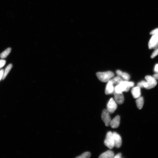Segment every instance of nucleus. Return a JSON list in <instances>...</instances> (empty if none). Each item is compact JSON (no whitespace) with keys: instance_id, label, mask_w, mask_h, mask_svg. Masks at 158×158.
<instances>
[{"instance_id":"obj_1","label":"nucleus","mask_w":158,"mask_h":158,"mask_svg":"<svg viewBox=\"0 0 158 158\" xmlns=\"http://www.w3.org/2000/svg\"><path fill=\"white\" fill-rule=\"evenodd\" d=\"M96 75L98 80L103 82H108L114 76V73L111 71L98 72L96 73Z\"/></svg>"},{"instance_id":"obj_2","label":"nucleus","mask_w":158,"mask_h":158,"mask_svg":"<svg viewBox=\"0 0 158 158\" xmlns=\"http://www.w3.org/2000/svg\"><path fill=\"white\" fill-rule=\"evenodd\" d=\"M104 143L105 145L110 149H112L114 147L113 134L111 132L109 131L107 133Z\"/></svg>"},{"instance_id":"obj_3","label":"nucleus","mask_w":158,"mask_h":158,"mask_svg":"<svg viewBox=\"0 0 158 158\" xmlns=\"http://www.w3.org/2000/svg\"><path fill=\"white\" fill-rule=\"evenodd\" d=\"M102 119L107 127L109 126L111 120L110 113L107 109H104L101 115Z\"/></svg>"},{"instance_id":"obj_4","label":"nucleus","mask_w":158,"mask_h":158,"mask_svg":"<svg viewBox=\"0 0 158 158\" xmlns=\"http://www.w3.org/2000/svg\"><path fill=\"white\" fill-rule=\"evenodd\" d=\"M107 108V110L111 114L113 113L117 109V104L113 98H111L109 101Z\"/></svg>"},{"instance_id":"obj_5","label":"nucleus","mask_w":158,"mask_h":158,"mask_svg":"<svg viewBox=\"0 0 158 158\" xmlns=\"http://www.w3.org/2000/svg\"><path fill=\"white\" fill-rule=\"evenodd\" d=\"M148 47L150 49L155 50L158 48V34L152 35L148 43Z\"/></svg>"},{"instance_id":"obj_6","label":"nucleus","mask_w":158,"mask_h":158,"mask_svg":"<svg viewBox=\"0 0 158 158\" xmlns=\"http://www.w3.org/2000/svg\"><path fill=\"white\" fill-rule=\"evenodd\" d=\"M145 78L148 85L147 89H151L155 87L156 86L157 84V81L153 76H147Z\"/></svg>"},{"instance_id":"obj_7","label":"nucleus","mask_w":158,"mask_h":158,"mask_svg":"<svg viewBox=\"0 0 158 158\" xmlns=\"http://www.w3.org/2000/svg\"><path fill=\"white\" fill-rule=\"evenodd\" d=\"M114 142V146L116 148L121 147L122 144V140L121 136L116 132L113 133Z\"/></svg>"},{"instance_id":"obj_8","label":"nucleus","mask_w":158,"mask_h":158,"mask_svg":"<svg viewBox=\"0 0 158 158\" xmlns=\"http://www.w3.org/2000/svg\"><path fill=\"white\" fill-rule=\"evenodd\" d=\"M114 85L110 80L108 82L105 89V94L107 95L110 94L114 93Z\"/></svg>"},{"instance_id":"obj_9","label":"nucleus","mask_w":158,"mask_h":158,"mask_svg":"<svg viewBox=\"0 0 158 158\" xmlns=\"http://www.w3.org/2000/svg\"><path fill=\"white\" fill-rule=\"evenodd\" d=\"M114 101L118 104H123L124 101V97L123 93L114 92Z\"/></svg>"},{"instance_id":"obj_10","label":"nucleus","mask_w":158,"mask_h":158,"mask_svg":"<svg viewBox=\"0 0 158 158\" xmlns=\"http://www.w3.org/2000/svg\"><path fill=\"white\" fill-rule=\"evenodd\" d=\"M120 118L119 116H117L111 120L110 126L112 128L115 129L118 128L120 125Z\"/></svg>"},{"instance_id":"obj_11","label":"nucleus","mask_w":158,"mask_h":158,"mask_svg":"<svg viewBox=\"0 0 158 158\" xmlns=\"http://www.w3.org/2000/svg\"><path fill=\"white\" fill-rule=\"evenodd\" d=\"M141 88L137 86L133 88L131 90V93L134 98L137 99L141 96Z\"/></svg>"},{"instance_id":"obj_12","label":"nucleus","mask_w":158,"mask_h":158,"mask_svg":"<svg viewBox=\"0 0 158 158\" xmlns=\"http://www.w3.org/2000/svg\"><path fill=\"white\" fill-rule=\"evenodd\" d=\"M116 72L118 76L121 77L125 81H128L130 79V76L127 73L123 72L120 70L116 71Z\"/></svg>"},{"instance_id":"obj_13","label":"nucleus","mask_w":158,"mask_h":158,"mask_svg":"<svg viewBox=\"0 0 158 158\" xmlns=\"http://www.w3.org/2000/svg\"><path fill=\"white\" fill-rule=\"evenodd\" d=\"M114 152L111 150H108L101 154L99 156L100 158H112L114 156Z\"/></svg>"},{"instance_id":"obj_14","label":"nucleus","mask_w":158,"mask_h":158,"mask_svg":"<svg viewBox=\"0 0 158 158\" xmlns=\"http://www.w3.org/2000/svg\"><path fill=\"white\" fill-rule=\"evenodd\" d=\"M136 103L137 108L139 109H142L143 106L144 101L143 97L140 96L137 98Z\"/></svg>"},{"instance_id":"obj_15","label":"nucleus","mask_w":158,"mask_h":158,"mask_svg":"<svg viewBox=\"0 0 158 158\" xmlns=\"http://www.w3.org/2000/svg\"><path fill=\"white\" fill-rule=\"evenodd\" d=\"M110 80L112 82L114 85L116 86L118 85L123 81V79L121 77L118 76L111 79Z\"/></svg>"},{"instance_id":"obj_16","label":"nucleus","mask_w":158,"mask_h":158,"mask_svg":"<svg viewBox=\"0 0 158 158\" xmlns=\"http://www.w3.org/2000/svg\"><path fill=\"white\" fill-rule=\"evenodd\" d=\"M12 66H13L12 64H9L7 66L6 68L5 71H4L3 76L2 80H4L6 77L7 75L11 70V69L12 68Z\"/></svg>"},{"instance_id":"obj_17","label":"nucleus","mask_w":158,"mask_h":158,"mask_svg":"<svg viewBox=\"0 0 158 158\" xmlns=\"http://www.w3.org/2000/svg\"><path fill=\"white\" fill-rule=\"evenodd\" d=\"M11 51V48H8L7 49L4 51L0 55V57L3 59L6 58L10 53Z\"/></svg>"},{"instance_id":"obj_18","label":"nucleus","mask_w":158,"mask_h":158,"mask_svg":"<svg viewBox=\"0 0 158 158\" xmlns=\"http://www.w3.org/2000/svg\"><path fill=\"white\" fill-rule=\"evenodd\" d=\"M137 86L140 88H147L148 87V85L147 82L145 81H143L138 83L137 84Z\"/></svg>"},{"instance_id":"obj_19","label":"nucleus","mask_w":158,"mask_h":158,"mask_svg":"<svg viewBox=\"0 0 158 158\" xmlns=\"http://www.w3.org/2000/svg\"><path fill=\"white\" fill-rule=\"evenodd\" d=\"M91 156V154L89 152H85L83 153L81 155L77 157L78 158H88Z\"/></svg>"},{"instance_id":"obj_20","label":"nucleus","mask_w":158,"mask_h":158,"mask_svg":"<svg viewBox=\"0 0 158 158\" xmlns=\"http://www.w3.org/2000/svg\"><path fill=\"white\" fill-rule=\"evenodd\" d=\"M155 50L151 56V58L152 59L155 58L156 56L158 55V48Z\"/></svg>"},{"instance_id":"obj_21","label":"nucleus","mask_w":158,"mask_h":158,"mask_svg":"<svg viewBox=\"0 0 158 158\" xmlns=\"http://www.w3.org/2000/svg\"><path fill=\"white\" fill-rule=\"evenodd\" d=\"M6 61L5 60H0V69L4 66L5 64Z\"/></svg>"},{"instance_id":"obj_22","label":"nucleus","mask_w":158,"mask_h":158,"mask_svg":"<svg viewBox=\"0 0 158 158\" xmlns=\"http://www.w3.org/2000/svg\"><path fill=\"white\" fill-rule=\"evenodd\" d=\"M150 34L152 35L158 34V28L153 30L151 31Z\"/></svg>"},{"instance_id":"obj_23","label":"nucleus","mask_w":158,"mask_h":158,"mask_svg":"<svg viewBox=\"0 0 158 158\" xmlns=\"http://www.w3.org/2000/svg\"><path fill=\"white\" fill-rule=\"evenodd\" d=\"M4 73V70L3 69H1L0 70V81L2 79Z\"/></svg>"},{"instance_id":"obj_24","label":"nucleus","mask_w":158,"mask_h":158,"mask_svg":"<svg viewBox=\"0 0 158 158\" xmlns=\"http://www.w3.org/2000/svg\"><path fill=\"white\" fill-rule=\"evenodd\" d=\"M114 158H122V154L121 153H118L115 156H114Z\"/></svg>"},{"instance_id":"obj_25","label":"nucleus","mask_w":158,"mask_h":158,"mask_svg":"<svg viewBox=\"0 0 158 158\" xmlns=\"http://www.w3.org/2000/svg\"><path fill=\"white\" fill-rule=\"evenodd\" d=\"M154 71L156 73H158V64L155 66V68H154Z\"/></svg>"},{"instance_id":"obj_26","label":"nucleus","mask_w":158,"mask_h":158,"mask_svg":"<svg viewBox=\"0 0 158 158\" xmlns=\"http://www.w3.org/2000/svg\"><path fill=\"white\" fill-rule=\"evenodd\" d=\"M153 76L156 80H158V73H156V74H154Z\"/></svg>"}]
</instances>
